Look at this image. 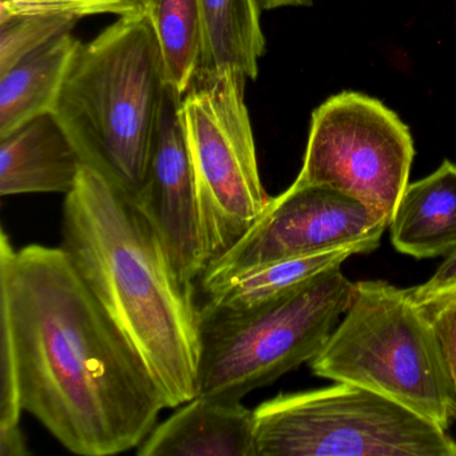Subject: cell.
Returning a JSON list of instances; mask_svg holds the SVG:
<instances>
[{
    "label": "cell",
    "mask_w": 456,
    "mask_h": 456,
    "mask_svg": "<svg viewBox=\"0 0 456 456\" xmlns=\"http://www.w3.org/2000/svg\"><path fill=\"white\" fill-rule=\"evenodd\" d=\"M0 316L23 411L76 455L140 447L167 403L62 248L15 250L2 231Z\"/></svg>",
    "instance_id": "cell-1"
},
{
    "label": "cell",
    "mask_w": 456,
    "mask_h": 456,
    "mask_svg": "<svg viewBox=\"0 0 456 456\" xmlns=\"http://www.w3.org/2000/svg\"><path fill=\"white\" fill-rule=\"evenodd\" d=\"M60 247L140 354L167 407L196 397L201 351L196 285L175 271L132 199L86 165L66 194Z\"/></svg>",
    "instance_id": "cell-2"
},
{
    "label": "cell",
    "mask_w": 456,
    "mask_h": 456,
    "mask_svg": "<svg viewBox=\"0 0 456 456\" xmlns=\"http://www.w3.org/2000/svg\"><path fill=\"white\" fill-rule=\"evenodd\" d=\"M165 90L148 17L118 18L79 46L53 116L84 164L134 199L148 175Z\"/></svg>",
    "instance_id": "cell-3"
},
{
    "label": "cell",
    "mask_w": 456,
    "mask_h": 456,
    "mask_svg": "<svg viewBox=\"0 0 456 456\" xmlns=\"http://www.w3.org/2000/svg\"><path fill=\"white\" fill-rule=\"evenodd\" d=\"M314 375L362 387L447 429L456 391L434 328L407 289L354 282L351 304L319 356Z\"/></svg>",
    "instance_id": "cell-4"
},
{
    "label": "cell",
    "mask_w": 456,
    "mask_h": 456,
    "mask_svg": "<svg viewBox=\"0 0 456 456\" xmlns=\"http://www.w3.org/2000/svg\"><path fill=\"white\" fill-rule=\"evenodd\" d=\"M354 282L341 266L252 311L200 320V396L240 402L319 356L346 314Z\"/></svg>",
    "instance_id": "cell-5"
},
{
    "label": "cell",
    "mask_w": 456,
    "mask_h": 456,
    "mask_svg": "<svg viewBox=\"0 0 456 456\" xmlns=\"http://www.w3.org/2000/svg\"><path fill=\"white\" fill-rule=\"evenodd\" d=\"M255 440L256 456H456L447 429L348 383L266 400Z\"/></svg>",
    "instance_id": "cell-6"
},
{
    "label": "cell",
    "mask_w": 456,
    "mask_h": 456,
    "mask_svg": "<svg viewBox=\"0 0 456 456\" xmlns=\"http://www.w3.org/2000/svg\"><path fill=\"white\" fill-rule=\"evenodd\" d=\"M248 78L237 71H199L181 101L196 172L209 264L233 248L265 212L249 111Z\"/></svg>",
    "instance_id": "cell-7"
},
{
    "label": "cell",
    "mask_w": 456,
    "mask_h": 456,
    "mask_svg": "<svg viewBox=\"0 0 456 456\" xmlns=\"http://www.w3.org/2000/svg\"><path fill=\"white\" fill-rule=\"evenodd\" d=\"M413 157L412 135L396 113L375 98L343 92L312 114L295 183L338 189L389 226L407 189Z\"/></svg>",
    "instance_id": "cell-8"
},
{
    "label": "cell",
    "mask_w": 456,
    "mask_h": 456,
    "mask_svg": "<svg viewBox=\"0 0 456 456\" xmlns=\"http://www.w3.org/2000/svg\"><path fill=\"white\" fill-rule=\"evenodd\" d=\"M387 228L365 205L338 189L293 183L272 197L255 226L208 266L197 292L263 264L380 241Z\"/></svg>",
    "instance_id": "cell-9"
},
{
    "label": "cell",
    "mask_w": 456,
    "mask_h": 456,
    "mask_svg": "<svg viewBox=\"0 0 456 456\" xmlns=\"http://www.w3.org/2000/svg\"><path fill=\"white\" fill-rule=\"evenodd\" d=\"M181 101L167 85L148 175L132 201L159 234L178 274L197 285L209 260Z\"/></svg>",
    "instance_id": "cell-10"
},
{
    "label": "cell",
    "mask_w": 456,
    "mask_h": 456,
    "mask_svg": "<svg viewBox=\"0 0 456 456\" xmlns=\"http://www.w3.org/2000/svg\"><path fill=\"white\" fill-rule=\"evenodd\" d=\"M140 456H256L255 411L197 395L151 429Z\"/></svg>",
    "instance_id": "cell-11"
},
{
    "label": "cell",
    "mask_w": 456,
    "mask_h": 456,
    "mask_svg": "<svg viewBox=\"0 0 456 456\" xmlns=\"http://www.w3.org/2000/svg\"><path fill=\"white\" fill-rule=\"evenodd\" d=\"M85 167L81 154L53 114L0 138V194L73 191Z\"/></svg>",
    "instance_id": "cell-12"
},
{
    "label": "cell",
    "mask_w": 456,
    "mask_h": 456,
    "mask_svg": "<svg viewBox=\"0 0 456 456\" xmlns=\"http://www.w3.org/2000/svg\"><path fill=\"white\" fill-rule=\"evenodd\" d=\"M379 245V240H368L317 255L285 258L239 272L197 292V296L202 297L199 301L200 320L234 316L252 311L285 295L312 277L341 266L352 256L372 252Z\"/></svg>",
    "instance_id": "cell-13"
},
{
    "label": "cell",
    "mask_w": 456,
    "mask_h": 456,
    "mask_svg": "<svg viewBox=\"0 0 456 456\" xmlns=\"http://www.w3.org/2000/svg\"><path fill=\"white\" fill-rule=\"evenodd\" d=\"M388 228L403 255L420 260L455 250L456 164L445 159L432 175L408 183Z\"/></svg>",
    "instance_id": "cell-14"
},
{
    "label": "cell",
    "mask_w": 456,
    "mask_h": 456,
    "mask_svg": "<svg viewBox=\"0 0 456 456\" xmlns=\"http://www.w3.org/2000/svg\"><path fill=\"white\" fill-rule=\"evenodd\" d=\"M81 42L62 34L0 76V138L53 114Z\"/></svg>",
    "instance_id": "cell-15"
},
{
    "label": "cell",
    "mask_w": 456,
    "mask_h": 456,
    "mask_svg": "<svg viewBox=\"0 0 456 456\" xmlns=\"http://www.w3.org/2000/svg\"><path fill=\"white\" fill-rule=\"evenodd\" d=\"M204 46L200 71L233 70L250 81L265 53L260 0H199Z\"/></svg>",
    "instance_id": "cell-16"
},
{
    "label": "cell",
    "mask_w": 456,
    "mask_h": 456,
    "mask_svg": "<svg viewBox=\"0 0 456 456\" xmlns=\"http://www.w3.org/2000/svg\"><path fill=\"white\" fill-rule=\"evenodd\" d=\"M153 28L167 86L183 95L201 68L204 30L199 0H149Z\"/></svg>",
    "instance_id": "cell-17"
},
{
    "label": "cell",
    "mask_w": 456,
    "mask_h": 456,
    "mask_svg": "<svg viewBox=\"0 0 456 456\" xmlns=\"http://www.w3.org/2000/svg\"><path fill=\"white\" fill-rule=\"evenodd\" d=\"M79 20L61 15H23L0 22V76L62 34Z\"/></svg>",
    "instance_id": "cell-18"
},
{
    "label": "cell",
    "mask_w": 456,
    "mask_h": 456,
    "mask_svg": "<svg viewBox=\"0 0 456 456\" xmlns=\"http://www.w3.org/2000/svg\"><path fill=\"white\" fill-rule=\"evenodd\" d=\"M149 0H6L0 4V22L23 15H61L81 20L93 15L142 17Z\"/></svg>",
    "instance_id": "cell-19"
},
{
    "label": "cell",
    "mask_w": 456,
    "mask_h": 456,
    "mask_svg": "<svg viewBox=\"0 0 456 456\" xmlns=\"http://www.w3.org/2000/svg\"><path fill=\"white\" fill-rule=\"evenodd\" d=\"M415 303L436 333L456 391V289Z\"/></svg>",
    "instance_id": "cell-20"
},
{
    "label": "cell",
    "mask_w": 456,
    "mask_h": 456,
    "mask_svg": "<svg viewBox=\"0 0 456 456\" xmlns=\"http://www.w3.org/2000/svg\"><path fill=\"white\" fill-rule=\"evenodd\" d=\"M452 289H456V249L447 255L431 279L407 290L413 301H420Z\"/></svg>",
    "instance_id": "cell-21"
},
{
    "label": "cell",
    "mask_w": 456,
    "mask_h": 456,
    "mask_svg": "<svg viewBox=\"0 0 456 456\" xmlns=\"http://www.w3.org/2000/svg\"><path fill=\"white\" fill-rule=\"evenodd\" d=\"M312 4H314V0H260L261 9L263 10L311 6Z\"/></svg>",
    "instance_id": "cell-22"
},
{
    "label": "cell",
    "mask_w": 456,
    "mask_h": 456,
    "mask_svg": "<svg viewBox=\"0 0 456 456\" xmlns=\"http://www.w3.org/2000/svg\"><path fill=\"white\" fill-rule=\"evenodd\" d=\"M4 2H6V0H0V4H4Z\"/></svg>",
    "instance_id": "cell-23"
}]
</instances>
